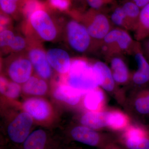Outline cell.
I'll return each mask as SVG.
<instances>
[{"label":"cell","mask_w":149,"mask_h":149,"mask_svg":"<svg viewBox=\"0 0 149 149\" xmlns=\"http://www.w3.org/2000/svg\"><path fill=\"white\" fill-rule=\"evenodd\" d=\"M48 3L52 8L60 11H66L70 8L71 0H48Z\"/></svg>","instance_id":"cell-31"},{"label":"cell","mask_w":149,"mask_h":149,"mask_svg":"<svg viewBox=\"0 0 149 149\" xmlns=\"http://www.w3.org/2000/svg\"><path fill=\"white\" fill-rule=\"evenodd\" d=\"M61 142L42 129L32 131L19 149H63Z\"/></svg>","instance_id":"cell-15"},{"label":"cell","mask_w":149,"mask_h":149,"mask_svg":"<svg viewBox=\"0 0 149 149\" xmlns=\"http://www.w3.org/2000/svg\"><path fill=\"white\" fill-rule=\"evenodd\" d=\"M14 149H15V148H14Z\"/></svg>","instance_id":"cell-38"},{"label":"cell","mask_w":149,"mask_h":149,"mask_svg":"<svg viewBox=\"0 0 149 149\" xmlns=\"http://www.w3.org/2000/svg\"><path fill=\"white\" fill-rule=\"evenodd\" d=\"M55 98L70 106L77 105L80 102L83 94L68 85H59L54 92Z\"/></svg>","instance_id":"cell-21"},{"label":"cell","mask_w":149,"mask_h":149,"mask_svg":"<svg viewBox=\"0 0 149 149\" xmlns=\"http://www.w3.org/2000/svg\"><path fill=\"white\" fill-rule=\"evenodd\" d=\"M47 58L52 69L60 74L69 72L72 60L69 53L62 49L54 48L46 52Z\"/></svg>","instance_id":"cell-16"},{"label":"cell","mask_w":149,"mask_h":149,"mask_svg":"<svg viewBox=\"0 0 149 149\" xmlns=\"http://www.w3.org/2000/svg\"><path fill=\"white\" fill-rule=\"evenodd\" d=\"M121 7L126 15L130 32H133L137 27L141 8L132 1L125 2Z\"/></svg>","instance_id":"cell-24"},{"label":"cell","mask_w":149,"mask_h":149,"mask_svg":"<svg viewBox=\"0 0 149 149\" xmlns=\"http://www.w3.org/2000/svg\"><path fill=\"white\" fill-rule=\"evenodd\" d=\"M78 1H86V0H78Z\"/></svg>","instance_id":"cell-37"},{"label":"cell","mask_w":149,"mask_h":149,"mask_svg":"<svg viewBox=\"0 0 149 149\" xmlns=\"http://www.w3.org/2000/svg\"><path fill=\"white\" fill-rule=\"evenodd\" d=\"M68 74L67 85L83 95L99 87L93 68L84 58L72 60Z\"/></svg>","instance_id":"cell-3"},{"label":"cell","mask_w":149,"mask_h":149,"mask_svg":"<svg viewBox=\"0 0 149 149\" xmlns=\"http://www.w3.org/2000/svg\"><path fill=\"white\" fill-rule=\"evenodd\" d=\"M100 87H98L85 94L83 100V105L88 111L102 112L107 108L106 94Z\"/></svg>","instance_id":"cell-18"},{"label":"cell","mask_w":149,"mask_h":149,"mask_svg":"<svg viewBox=\"0 0 149 149\" xmlns=\"http://www.w3.org/2000/svg\"><path fill=\"white\" fill-rule=\"evenodd\" d=\"M108 16L113 27L130 32L126 15L122 7L117 6L115 8Z\"/></svg>","instance_id":"cell-26"},{"label":"cell","mask_w":149,"mask_h":149,"mask_svg":"<svg viewBox=\"0 0 149 149\" xmlns=\"http://www.w3.org/2000/svg\"><path fill=\"white\" fill-rule=\"evenodd\" d=\"M144 52L149 59V37L141 42Z\"/></svg>","instance_id":"cell-34"},{"label":"cell","mask_w":149,"mask_h":149,"mask_svg":"<svg viewBox=\"0 0 149 149\" xmlns=\"http://www.w3.org/2000/svg\"><path fill=\"white\" fill-rule=\"evenodd\" d=\"M89 62L93 68L99 87L124 106L126 99L125 92L116 84L107 64L98 59Z\"/></svg>","instance_id":"cell-6"},{"label":"cell","mask_w":149,"mask_h":149,"mask_svg":"<svg viewBox=\"0 0 149 149\" xmlns=\"http://www.w3.org/2000/svg\"><path fill=\"white\" fill-rule=\"evenodd\" d=\"M48 88V84L45 80L38 75H32L22 84V90L24 93L28 95L42 96L47 93Z\"/></svg>","instance_id":"cell-22"},{"label":"cell","mask_w":149,"mask_h":149,"mask_svg":"<svg viewBox=\"0 0 149 149\" xmlns=\"http://www.w3.org/2000/svg\"><path fill=\"white\" fill-rule=\"evenodd\" d=\"M33 118L26 112L19 113L9 123L6 130L7 138L15 148L19 149L31 133Z\"/></svg>","instance_id":"cell-9"},{"label":"cell","mask_w":149,"mask_h":149,"mask_svg":"<svg viewBox=\"0 0 149 149\" xmlns=\"http://www.w3.org/2000/svg\"><path fill=\"white\" fill-rule=\"evenodd\" d=\"M96 149H126L124 148L120 144H119L118 142H116L107 146L104 148H101Z\"/></svg>","instance_id":"cell-35"},{"label":"cell","mask_w":149,"mask_h":149,"mask_svg":"<svg viewBox=\"0 0 149 149\" xmlns=\"http://www.w3.org/2000/svg\"><path fill=\"white\" fill-rule=\"evenodd\" d=\"M124 106L136 117L149 116V87L133 89Z\"/></svg>","instance_id":"cell-14"},{"label":"cell","mask_w":149,"mask_h":149,"mask_svg":"<svg viewBox=\"0 0 149 149\" xmlns=\"http://www.w3.org/2000/svg\"><path fill=\"white\" fill-rule=\"evenodd\" d=\"M140 8H143V7L149 3V0H132Z\"/></svg>","instance_id":"cell-36"},{"label":"cell","mask_w":149,"mask_h":149,"mask_svg":"<svg viewBox=\"0 0 149 149\" xmlns=\"http://www.w3.org/2000/svg\"><path fill=\"white\" fill-rule=\"evenodd\" d=\"M111 0H86L91 9L100 10L103 7L111 1Z\"/></svg>","instance_id":"cell-32"},{"label":"cell","mask_w":149,"mask_h":149,"mask_svg":"<svg viewBox=\"0 0 149 149\" xmlns=\"http://www.w3.org/2000/svg\"><path fill=\"white\" fill-rule=\"evenodd\" d=\"M43 8L44 6L39 0H27L22 10V15L27 20L35 11Z\"/></svg>","instance_id":"cell-29"},{"label":"cell","mask_w":149,"mask_h":149,"mask_svg":"<svg viewBox=\"0 0 149 149\" xmlns=\"http://www.w3.org/2000/svg\"><path fill=\"white\" fill-rule=\"evenodd\" d=\"M27 0H0V7L2 13L17 17L22 14V10Z\"/></svg>","instance_id":"cell-25"},{"label":"cell","mask_w":149,"mask_h":149,"mask_svg":"<svg viewBox=\"0 0 149 149\" xmlns=\"http://www.w3.org/2000/svg\"><path fill=\"white\" fill-rule=\"evenodd\" d=\"M9 16L5 14L2 13L1 15V31L6 29H9L10 24Z\"/></svg>","instance_id":"cell-33"},{"label":"cell","mask_w":149,"mask_h":149,"mask_svg":"<svg viewBox=\"0 0 149 149\" xmlns=\"http://www.w3.org/2000/svg\"><path fill=\"white\" fill-rule=\"evenodd\" d=\"M25 52L37 75L45 80L49 79L52 74V68L48 62L46 52L39 42L29 41V46Z\"/></svg>","instance_id":"cell-12"},{"label":"cell","mask_w":149,"mask_h":149,"mask_svg":"<svg viewBox=\"0 0 149 149\" xmlns=\"http://www.w3.org/2000/svg\"><path fill=\"white\" fill-rule=\"evenodd\" d=\"M65 40L68 47L80 56L93 55L96 56L94 43L82 22L72 17L67 20L64 27Z\"/></svg>","instance_id":"cell-1"},{"label":"cell","mask_w":149,"mask_h":149,"mask_svg":"<svg viewBox=\"0 0 149 149\" xmlns=\"http://www.w3.org/2000/svg\"><path fill=\"white\" fill-rule=\"evenodd\" d=\"M136 42L128 31L114 27L103 40L99 48L97 57L104 60L114 54L130 56Z\"/></svg>","instance_id":"cell-2"},{"label":"cell","mask_w":149,"mask_h":149,"mask_svg":"<svg viewBox=\"0 0 149 149\" xmlns=\"http://www.w3.org/2000/svg\"><path fill=\"white\" fill-rule=\"evenodd\" d=\"M67 135L70 141L95 147L96 149L101 148L118 142L117 138L111 134L103 133L83 125L73 127Z\"/></svg>","instance_id":"cell-7"},{"label":"cell","mask_w":149,"mask_h":149,"mask_svg":"<svg viewBox=\"0 0 149 149\" xmlns=\"http://www.w3.org/2000/svg\"><path fill=\"white\" fill-rule=\"evenodd\" d=\"M27 22L37 42H53L58 39L61 31L58 23L45 8L35 11Z\"/></svg>","instance_id":"cell-4"},{"label":"cell","mask_w":149,"mask_h":149,"mask_svg":"<svg viewBox=\"0 0 149 149\" xmlns=\"http://www.w3.org/2000/svg\"><path fill=\"white\" fill-rule=\"evenodd\" d=\"M125 56L114 54L104 60L111 70L115 81L120 88L130 85L132 75Z\"/></svg>","instance_id":"cell-13"},{"label":"cell","mask_w":149,"mask_h":149,"mask_svg":"<svg viewBox=\"0 0 149 149\" xmlns=\"http://www.w3.org/2000/svg\"><path fill=\"white\" fill-rule=\"evenodd\" d=\"M117 141L126 149H149V127L131 123L121 132Z\"/></svg>","instance_id":"cell-10"},{"label":"cell","mask_w":149,"mask_h":149,"mask_svg":"<svg viewBox=\"0 0 149 149\" xmlns=\"http://www.w3.org/2000/svg\"><path fill=\"white\" fill-rule=\"evenodd\" d=\"M76 18L82 22L87 28L95 47L97 56L104 38L114 28L107 14L100 10L91 9Z\"/></svg>","instance_id":"cell-5"},{"label":"cell","mask_w":149,"mask_h":149,"mask_svg":"<svg viewBox=\"0 0 149 149\" xmlns=\"http://www.w3.org/2000/svg\"><path fill=\"white\" fill-rule=\"evenodd\" d=\"M135 60L137 69L132 73L130 85L134 89L143 88L149 84V59L144 52L141 42L137 41L131 55Z\"/></svg>","instance_id":"cell-11"},{"label":"cell","mask_w":149,"mask_h":149,"mask_svg":"<svg viewBox=\"0 0 149 149\" xmlns=\"http://www.w3.org/2000/svg\"><path fill=\"white\" fill-rule=\"evenodd\" d=\"M7 73L12 81L23 84L32 76L33 66L25 51L13 53L7 59Z\"/></svg>","instance_id":"cell-8"},{"label":"cell","mask_w":149,"mask_h":149,"mask_svg":"<svg viewBox=\"0 0 149 149\" xmlns=\"http://www.w3.org/2000/svg\"><path fill=\"white\" fill-rule=\"evenodd\" d=\"M128 114L117 109H108L107 128L116 132H122L131 124Z\"/></svg>","instance_id":"cell-20"},{"label":"cell","mask_w":149,"mask_h":149,"mask_svg":"<svg viewBox=\"0 0 149 149\" xmlns=\"http://www.w3.org/2000/svg\"><path fill=\"white\" fill-rule=\"evenodd\" d=\"M134 38L141 42L149 37V3L141 9L139 21L135 31Z\"/></svg>","instance_id":"cell-23"},{"label":"cell","mask_w":149,"mask_h":149,"mask_svg":"<svg viewBox=\"0 0 149 149\" xmlns=\"http://www.w3.org/2000/svg\"><path fill=\"white\" fill-rule=\"evenodd\" d=\"M108 110L102 112H86L80 117L81 125L98 131L107 128Z\"/></svg>","instance_id":"cell-19"},{"label":"cell","mask_w":149,"mask_h":149,"mask_svg":"<svg viewBox=\"0 0 149 149\" xmlns=\"http://www.w3.org/2000/svg\"><path fill=\"white\" fill-rule=\"evenodd\" d=\"M15 35V33L10 29L1 31L0 47L2 52L8 53L9 47Z\"/></svg>","instance_id":"cell-30"},{"label":"cell","mask_w":149,"mask_h":149,"mask_svg":"<svg viewBox=\"0 0 149 149\" xmlns=\"http://www.w3.org/2000/svg\"><path fill=\"white\" fill-rule=\"evenodd\" d=\"M65 149L64 148V149Z\"/></svg>","instance_id":"cell-39"},{"label":"cell","mask_w":149,"mask_h":149,"mask_svg":"<svg viewBox=\"0 0 149 149\" xmlns=\"http://www.w3.org/2000/svg\"><path fill=\"white\" fill-rule=\"evenodd\" d=\"M0 91L2 94L9 98L16 99L19 95L22 88L19 84L9 81L5 77L1 76Z\"/></svg>","instance_id":"cell-27"},{"label":"cell","mask_w":149,"mask_h":149,"mask_svg":"<svg viewBox=\"0 0 149 149\" xmlns=\"http://www.w3.org/2000/svg\"><path fill=\"white\" fill-rule=\"evenodd\" d=\"M29 45V41L22 35H16L12 41L8 53H19L26 51Z\"/></svg>","instance_id":"cell-28"},{"label":"cell","mask_w":149,"mask_h":149,"mask_svg":"<svg viewBox=\"0 0 149 149\" xmlns=\"http://www.w3.org/2000/svg\"><path fill=\"white\" fill-rule=\"evenodd\" d=\"M22 108L33 119L43 121L47 119L51 113V107L47 102L39 97H31L24 102Z\"/></svg>","instance_id":"cell-17"}]
</instances>
